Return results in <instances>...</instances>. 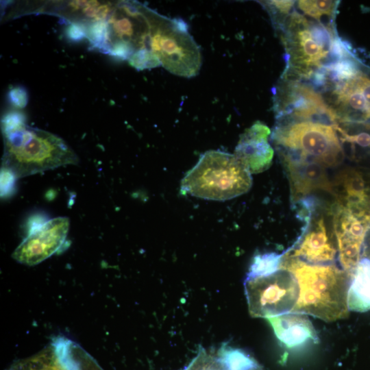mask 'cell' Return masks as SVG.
I'll return each instance as SVG.
<instances>
[{"mask_svg":"<svg viewBox=\"0 0 370 370\" xmlns=\"http://www.w3.org/2000/svg\"><path fill=\"white\" fill-rule=\"evenodd\" d=\"M1 125V168L14 179L79 162L75 152L54 134L29 127L24 121Z\"/></svg>","mask_w":370,"mask_h":370,"instance_id":"6da1fadb","label":"cell"},{"mask_svg":"<svg viewBox=\"0 0 370 370\" xmlns=\"http://www.w3.org/2000/svg\"><path fill=\"white\" fill-rule=\"evenodd\" d=\"M280 269L291 272L299 285L298 299L291 312L310 314L325 321L347 316L351 275L336 264H309L284 252Z\"/></svg>","mask_w":370,"mask_h":370,"instance_id":"7a4b0ae2","label":"cell"},{"mask_svg":"<svg viewBox=\"0 0 370 370\" xmlns=\"http://www.w3.org/2000/svg\"><path fill=\"white\" fill-rule=\"evenodd\" d=\"M336 125L281 120L271 138L282 164H310L328 170L339 166L345 157Z\"/></svg>","mask_w":370,"mask_h":370,"instance_id":"3957f363","label":"cell"},{"mask_svg":"<svg viewBox=\"0 0 370 370\" xmlns=\"http://www.w3.org/2000/svg\"><path fill=\"white\" fill-rule=\"evenodd\" d=\"M251 184V173L234 154L211 150L186 174L180 190L204 199L225 201L247 193Z\"/></svg>","mask_w":370,"mask_h":370,"instance_id":"277c9868","label":"cell"},{"mask_svg":"<svg viewBox=\"0 0 370 370\" xmlns=\"http://www.w3.org/2000/svg\"><path fill=\"white\" fill-rule=\"evenodd\" d=\"M277 25L282 32L281 38L286 52L287 65L283 75L291 73L284 78L290 75L310 78L314 69L328 63L327 58H331L333 40L337 36L334 27L308 21L296 12Z\"/></svg>","mask_w":370,"mask_h":370,"instance_id":"5b68a950","label":"cell"},{"mask_svg":"<svg viewBox=\"0 0 370 370\" xmlns=\"http://www.w3.org/2000/svg\"><path fill=\"white\" fill-rule=\"evenodd\" d=\"M149 49L170 73L184 77L195 76L201 65L199 46L181 18H171L151 9Z\"/></svg>","mask_w":370,"mask_h":370,"instance_id":"8992f818","label":"cell"},{"mask_svg":"<svg viewBox=\"0 0 370 370\" xmlns=\"http://www.w3.org/2000/svg\"><path fill=\"white\" fill-rule=\"evenodd\" d=\"M150 10L151 8L138 1H118L106 20V53L117 59L128 60L135 53L149 49Z\"/></svg>","mask_w":370,"mask_h":370,"instance_id":"52a82bcc","label":"cell"},{"mask_svg":"<svg viewBox=\"0 0 370 370\" xmlns=\"http://www.w3.org/2000/svg\"><path fill=\"white\" fill-rule=\"evenodd\" d=\"M244 286L254 317L269 319L291 312L299 293L296 279L284 269L268 276L245 279Z\"/></svg>","mask_w":370,"mask_h":370,"instance_id":"ba28073f","label":"cell"},{"mask_svg":"<svg viewBox=\"0 0 370 370\" xmlns=\"http://www.w3.org/2000/svg\"><path fill=\"white\" fill-rule=\"evenodd\" d=\"M331 213L339 264L352 277L370 227V206H344L336 203Z\"/></svg>","mask_w":370,"mask_h":370,"instance_id":"9c48e42d","label":"cell"},{"mask_svg":"<svg viewBox=\"0 0 370 370\" xmlns=\"http://www.w3.org/2000/svg\"><path fill=\"white\" fill-rule=\"evenodd\" d=\"M274 92L273 110L278 121L304 120L336 125L333 110L310 86L290 81Z\"/></svg>","mask_w":370,"mask_h":370,"instance_id":"30bf717a","label":"cell"},{"mask_svg":"<svg viewBox=\"0 0 370 370\" xmlns=\"http://www.w3.org/2000/svg\"><path fill=\"white\" fill-rule=\"evenodd\" d=\"M317 206V203L305 220L300 237L284 253L309 264H336L338 259L334 229L329 228L323 215L316 214Z\"/></svg>","mask_w":370,"mask_h":370,"instance_id":"8fae6325","label":"cell"},{"mask_svg":"<svg viewBox=\"0 0 370 370\" xmlns=\"http://www.w3.org/2000/svg\"><path fill=\"white\" fill-rule=\"evenodd\" d=\"M69 219H51L34 230L13 253L17 262L32 266L56 252L64 242L69 229Z\"/></svg>","mask_w":370,"mask_h":370,"instance_id":"7c38bea8","label":"cell"},{"mask_svg":"<svg viewBox=\"0 0 370 370\" xmlns=\"http://www.w3.org/2000/svg\"><path fill=\"white\" fill-rule=\"evenodd\" d=\"M269 128L257 121L240 136L235 149V156L251 173H258L271 164L273 149L268 142Z\"/></svg>","mask_w":370,"mask_h":370,"instance_id":"4fadbf2b","label":"cell"},{"mask_svg":"<svg viewBox=\"0 0 370 370\" xmlns=\"http://www.w3.org/2000/svg\"><path fill=\"white\" fill-rule=\"evenodd\" d=\"M118 1H69L46 3L34 12L51 14L70 23L89 24L106 21L114 11Z\"/></svg>","mask_w":370,"mask_h":370,"instance_id":"5bb4252c","label":"cell"},{"mask_svg":"<svg viewBox=\"0 0 370 370\" xmlns=\"http://www.w3.org/2000/svg\"><path fill=\"white\" fill-rule=\"evenodd\" d=\"M267 319L278 339L287 348H300L319 339L306 314L288 312Z\"/></svg>","mask_w":370,"mask_h":370,"instance_id":"9a60e30c","label":"cell"},{"mask_svg":"<svg viewBox=\"0 0 370 370\" xmlns=\"http://www.w3.org/2000/svg\"><path fill=\"white\" fill-rule=\"evenodd\" d=\"M10 370H80L69 345L58 343L53 351H47L21 361Z\"/></svg>","mask_w":370,"mask_h":370,"instance_id":"2e32d148","label":"cell"},{"mask_svg":"<svg viewBox=\"0 0 370 370\" xmlns=\"http://www.w3.org/2000/svg\"><path fill=\"white\" fill-rule=\"evenodd\" d=\"M349 310L365 312L370 310V260L361 256L353 273L347 293Z\"/></svg>","mask_w":370,"mask_h":370,"instance_id":"e0dca14e","label":"cell"},{"mask_svg":"<svg viewBox=\"0 0 370 370\" xmlns=\"http://www.w3.org/2000/svg\"><path fill=\"white\" fill-rule=\"evenodd\" d=\"M218 360L226 370H257L258 362L245 351L223 344L217 352Z\"/></svg>","mask_w":370,"mask_h":370,"instance_id":"ac0fdd59","label":"cell"},{"mask_svg":"<svg viewBox=\"0 0 370 370\" xmlns=\"http://www.w3.org/2000/svg\"><path fill=\"white\" fill-rule=\"evenodd\" d=\"M284 255L276 252L256 254L250 264L245 279L270 275L280 269L282 258Z\"/></svg>","mask_w":370,"mask_h":370,"instance_id":"d6986e66","label":"cell"},{"mask_svg":"<svg viewBox=\"0 0 370 370\" xmlns=\"http://www.w3.org/2000/svg\"><path fill=\"white\" fill-rule=\"evenodd\" d=\"M299 8L306 14L316 19L321 23L323 18L328 17L334 21L336 10L338 5V1L317 0L298 1Z\"/></svg>","mask_w":370,"mask_h":370,"instance_id":"ffe728a7","label":"cell"},{"mask_svg":"<svg viewBox=\"0 0 370 370\" xmlns=\"http://www.w3.org/2000/svg\"><path fill=\"white\" fill-rule=\"evenodd\" d=\"M128 62L131 66L139 70L152 69L161 65L157 57L147 49L135 53Z\"/></svg>","mask_w":370,"mask_h":370,"instance_id":"44dd1931","label":"cell"},{"mask_svg":"<svg viewBox=\"0 0 370 370\" xmlns=\"http://www.w3.org/2000/svg\"><path fill=\"white\" fill-rule=\"evenodd\" d=\"M295 3L294 1H266L262 4L270 14L273 23L280 20L283 15L288 14Z\"/></svg>","mask_w":370,"mask_h":370,"instance_id":"7402d4cb","label":"cell"},{"mask_svg":"<svg viewBox=\"0 0 370 370\" xmlns=\"http://www.w3.org/2000/svg\"><path fill=\"white\" fill-rule=\"evenodd\" d=\"M9 101L16 108H24L28 101L27 92L23 87L16 86L8 93Z\"/></svg>","mask_w":370,"mask_h":370,"instance_id":"603a6c76","label":"cell"},{"mask_svg":"<svg viewBox=\"0 0 370 370\" xmlns=\"http://www.w3.org/2000/svg\"><path fill=\"white\" fill-rule=\"evenodd\" d=\"M68 38L73 41H79L86 38V24L79 23H70L65 31Z\"/></svg>","mask_w":370,"mask_h":370,"instance_id":"cb8c5ba5","label":"cell"},{"mask_svg":"<svg viewBox=\"0 0 370 370\" xmlns=\"http://www.w3.org/2000/svg\"><path fill=\"white\" fill-rule=\"evenodd\" d=\"M186 369H184V370H186Z\"/></svg>","mask_w":370,"mask_h":370,"instance_id":"d4e9b609","label":"cell"},{"mask_svg":"<svg viewBox=\"0 0 370 370\" xmlns=\"http://www.w3.org/2000/svg\"><path fill=\"white\" fill-rule=\"evenodd\" d=\"M258 369H257V370H258Z\"/></svg>","mask_w":370,"mask_h":370,"instance_id":"484cf974","label":"cell"}]
</instances>
